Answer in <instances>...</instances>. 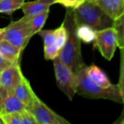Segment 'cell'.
Here are the masks:
<instances>
[{"mask_svg":"<svg viewBox=\"0 0 124 124\" xmlns=\"http://www.w3.org/2000/svg\"><path fill=\"white\" fill-rule=\"evenodd\" d=\"M63 23L67 30V37L63 48L59 52L58 57L77 75L80 70L87 65L84 62L82 56L81 41L76 33L77 24L73 9L67 8Z\"/></svg>","mask_w":124,"mask_h":124,"instance_id":"cell-1","label":"cell"},{"mask_svg":"<svg viewBox=\"0 0 124 124\" xmlns=\"http://www.w3.org/2000/svg\"><path fill=\"white\" fill-rule=\"evenodd\" d=\"M86 67L80 70L77 74L76 93L80 96L89 99L108 100L123 104L118 84H112L108 88H104L98 85L87 75Z\"/></svg>","mask_w":124,"mask_h":124,"instance_id":"cell-2","label":"cell"},{"mask_svg":"<svg viewBox=\"0 0 124 124\" xmlns=\"http://www.w3.org/2000/svg\"><path fill=\"white\" fill-rule=\"evenodd\" d=\"M73 11L77 25H88L96 31L113 27L114 20L94 1H85Z\"/></svg>","mask_w":124,"mask_h":124,"instance_id":"cell-3","label":"cell"},{"mask_svg":"<svg viewBox=\"0 0 124 124\" xmlns=\"http://www.w3.org/2000/svg\"><path fill=\"white\" fill-rule=\"evenodd\" d=\"M31 16L24 15L16 21H12L7 27L4 28V39L20 48L24 49L32 37L29 21Z\"/></svg>","mask_w":124,"mask_h":124,"instance_id":"cell-4","label":"cell"},{"mask_svg":"<svg viewBox=\"0 0 124 124\" xmlns=\"http://www.w3.org/2000/svg\"><path fill=\"white\" fill-rule=\"evenodd\" d=\"M53 65L57 85L59 89L72 101L76 94L77 75L61 60L58 56L53 60Z\"/></svg>","mask_w":124,"mask_h":124,"instance_id":"cell-5","label":"cell"},{"mask_svg":"<svg viewBox=\"0 0 124 124\" xmlns=\"http://www.w3.org/2000/svg\"><path fill=\"white\" fill-rule=\"evenodd\" d=\"M94 47L98 49L103 57L110 61L118 47L117 32L114 27L97 31Z\"/></svg>","mask_w":124,"mask_h":124,"instance_id":"cell-6","label":"cell"},{"mask_svg":"<svg viewBox=\"0 0 124 124\" xmlns=\"http://www.w3.org/2000/svg\"><path fill=\"white\" fill-rule=\"evenodd\" d=\"M29 110L34 116L37 124H70L65 118L53 111L38 97Z\"/></svg>","mask_w":124,"mask_h":124,"instance_id":"cell-7","label":"cell"},{"mask_svg":"<svg viewBox=\"0 0 124 124\" xmlns=\"http://www.w3.org/2000/svg\"><path fill=\"white\" fill-rule=\"evenodd\" d=\"M23 75L20 70L19 62L12 63L0 73V84L10 92H13L20 83Z\"/></svg>","mask_w":124,"mask_h":124,"instance_id":"cell-8","label":"cell"},{"mask_svg":"<svg viewBox=\"0 0 124 124\" xmlns=\"http://www.w3.org/2000/svg\"><path fill=\"white\" fill-rule=\"evenodd\" d=\"M13 92L15 96L21 101V102L25 105L26 109H27L28 110L30 109L34 100L37 97V96L34 92L29 81L24 76L20 83L14 89Z\"/></svg>","mask_w":124,"mask_h":124,"instance_id":"cell-9","label":"cell"},{"mask_svg":"<svg viewBox=\"0 0 124 124\" xmlns=\"http://www.w3.org/2000/svg\"><path fill=\"white\" fill-rule=\"evenodd\" d=\"M95 3L114 20L124 15V0H95Z\"/></svg>","mask_w":124,"mask_h":124,"instance_id":"cell-10","label":"cell"},{"mask_svg":"<svg viewBox=\"0 0 124 124\" xmlns=\"http://www.w3.org/2000/svg\"><path fill=\"white\" fill-rule=\"evenodd\" d=\"M53 4H55L53 0H36L34 1L25 2L21 7V9L24 15L32 17L49 9L50 7Z\"/></svg>","mask_w":124,"mask_h":124,"instance_id":"cell-11","label":"cell"},{"mask_svg":"<svg viewBox=\"0 0 124 124\" xmlns=\"http://www.w3.org/2000/svg\"><path fill=\"white\" fill-rule=\"evenodd\" d=\"M86 69L89 78L98 85L104 88H108L112 85L106 73L97 65H91L90 66H87Z\"/></svg>","mask_w":124,"mask_h":124,"instance_id":"cell-12","label":"cell"},{"mask_svg":"<svg viewBox=\"0 0 124 124\" xmlns=\"http://www.w3.org/2000/svg\"><path fill=\"white\" fill-rule=\"evenodd\" d=\"M25 105L21 102V101L15 96L14 92H10L7 98L3 102L0 108V115L20 112L25 109Z\"/></svg>","mask_w":124,"mask_h":124,"instance_id":"cell-13","label":"cell"},{"mask_svg":"<svg viewBox=\"0 0 124 124\" xmlns=\"http://www.w3.org/2000/svg\"><path fill=\"white\" fill-rule=\"evenodd\" d=\"M22 50L10 44L7 41L2 39L0 41V54L11 63L19 62V57Z\"/></svg>","mask_w":124,"mask_h":124,"instance_id":"cell-14","label":"cell"},{"mask_svg":"<svg viewBox=\"0 0 124 124\" xmlns=\"http://www.w3.org/2000/svg\"><path fill=\"white\" fill-rule=\"evenodd\" d=\"M96 31L91 26L86 24L77 25L76 33L80 40L86 44H91L94 41Z\"/></svg>","mask_w":124,"mask_h":124,"instance_id":"cell-15","label":"cell"},{"mask_svg":"<svg viewBox=\"0 0 124 124\" xmlns=\"http://www.w3.org/2000/svg\"><path fill=\"white\" fill-rule=\"evenodd\" d=\"M48 14H49V9H47L39 15L31 17L29 21V25H30V29L32 36L34 34L39 33L42 30L48 17Z\"/></svg>","mask_w":124,"mask_h":124,"instance_id":"cell-16","label":"cell"},{"mask_svg":"<svg viewBox=\"0 0 124 124\" xmlns=\"http://www.w3.org/2000/svg\"><path fill=\"white\" fill-rule=\"evenodd\" d=\"M24 3L25 0H0V12L11 15L21 8Z\"/></svg>","mask_w":124,"mask_h":124,"instance_id":"cell-17","label":"cell"},{"mask_svg":"<svg viewBox=\"0 0 124 124\" xmlns=\"http://www.w3.org/2000/svg\"><path fill=\"white\" fill-rule=\"evenodd\" d=\"M113 27L117 32L118 47L124 50V15L114 20Z\"/></svg>","mask_w":124,"mask_h":124,"instance_id":"cell-18","label":"cell"},{"mask_svg":"<svg viewBox=\"0 0 124 124\" xmlns=\"http://www.w3.org/2000/svg\"><path fill=\"white\" fill-rule=\"evenodd\" d=\"M55 35H56L55 45L60 51L63 48L67 41V30H66L64 23H62L60 27L55 29Z\"/></svg>","mask_w":124,"mask_h":124,"instance_id":"cell-19","label":"cell"},{"mask_svg":"<svg viewBox=\"0 0 124 124\" xmlns=\"http://www.w3.org/2000/svg\"><path fill=\"white\" fill-rule=\"evenodd\" d=\"M121 51V63H120V78L118 84L120 93L121 95L123 104H124V50L120 49Z\"/></svg>","mask_w":124,"mask_h":124,"instance_id":"cell-20","label":"cell"},{"mask_svg":"<svg viewBox=\"0 0 124 124\" xmlns=\"http://www.w3.org/2000/svg\"><path fill=\"white\" fill-rule=\"evenodd\" d=\"M39 34L42 37L44 41V46H51L55 44L56 35L55 30H41Z\"/></svg>","mask_w":124,"mask_h":124,"instance_id":"cell-21","label":"cell"},{"mask_svg":"<svg viewBox=\"0 0 124 124\" xmlns=\"http://www.w3.org/2000/svg\"><path fill=\"white\" fill-rule=\"evenodd\" d=\"M4 124H20V112L10 113L0 115Z\"/></svg>","mask_w":124,"mask_h":124,"instance_id":"cell-22","label":"cell"},{"mask_svg":"<svg viewBox=\"0 0 124 124\" xmlns=\"http://www.w3.org/2000/svg\"><path fill=\"white\" fill-rule=\"evenodd\" d=\"M59 52V49L56 46L55 44L44 46V56L47 60H53L58 56Z\"/></svg>","mask_w":124,"mask_h":124,"instance_id":"cell-23","label":"cell"},{"mask_svg":"<svg viewBox=\"0 0 124 124\" xmlns=\"http://www.w3.org/2000/svg\"><path fill=\"white\" fill-rule=\"evenodd\" d=\"M20 124H37L36 119L34 118L32 113L27 109H23L20 112Z\"/></svg>","mask_w":124,"mask_h":124,"instance_id":"cell-24","label":"cell"},{"mask_svg":"<svg viewBox=\"0 0 124 124\" xmlns=\"http://www.w3.org/2000/svg\"><path fill=\"white\" fill-rule=\"evenodd\" d=\"M55 4H60L66 8L76 9L81 5L86 0H53Z\"/></svg>","mask_w":124,"mask_h":124,"instance_id":"cell-25","label":"cell"},{"mask_svg":"<svg viewBox=\"0 0 124 124\" xmlns=\"http://www.w3.org/2000/svg\"><path fill=\"white\" fill-rule=\"evenodd\" d=\"M12 92H10L8 89H7L4 86L0 84V108L4 101V100L7 98V97L9 95V94Z\"/></svg>","mask_w":124,"mask_h":124,"instance_id":"cell-26","label":"cell"},{"mask_svg":"<svg viewBox=\"0 0 124 124\" xmlns=\"http://www.w3.org/2000/svg\"><path fill=\"white\" fill-rule=\"evenodd\" d=\"M12 63H11L10 62H9L8 60H7L1 54H0V69L1 70L7 68V67H9L10 65H11Z\"/></svg>","mask_w":124,"mask_h":124,"instance_id":"cell-27","label":"cell"},{"mask_svg":"<svg viewBox=\"0 0 124 124\" xmlns=\"http://www.w3.org/2000/svg\"><path fill=\"white\" fill-rule=\"evenodd\" d=\"M114 124H124V110L121 114V116L119 117V118H118L117 121H115L114 122Z\"/></svg>","mask_w":124,"mask_h":124,"instance_id":"cell-28","label":"cell"},{"mask_svg":"<svg viewBox=\"0 0 124 124\" xmlns=\"http://www.w3.org/2000/svg\"><path fill=\"white\" fill-rule=\"evenodd\" d=\"M4 28H0V41L4 39Z\"/></svg>","mask_w":124,"mask_h":124,"instance_id":"cell-29","label":"cell"},{"mask_svg":"<svg viewBox=\"0 0 124 124\" xmlns=\"http://www.w3.org/2000/svg\"><path fill=\"white\" fill-rule=\"evenodd\" d=\"M0 124H4V121H3V120H2V118H1V116H0Z\"/></svg>","mask_w":124,"mask_h":124,"instance_id":"cell-30","label":"cell"},{"mask_svg":"<svg viewBox=\"0 0 124 124\" xmlns=\"http://www.w3.org/2000/svg\"><path fill=\"white\" fill-rule=\"evenodd\" d=\"M86 1H94V2H95V0H86Z\"/></svg>","mask_w":124,"mask_h":124,"instance_id":"cell-31","label":"cell"},{"mask_svg":"<svg viewBox=\"0 0 124 124\" xmlns=\"http://www.w3.org/2000/svg\"><path fill=\"white\" fill-rule=\"evenodd\" d=\"M1 69H0V73H1Z\"/></svg>","mask_w":124,"mask_h":124,"instance_id":"cell-32","label":"cell"}]
</instances>
